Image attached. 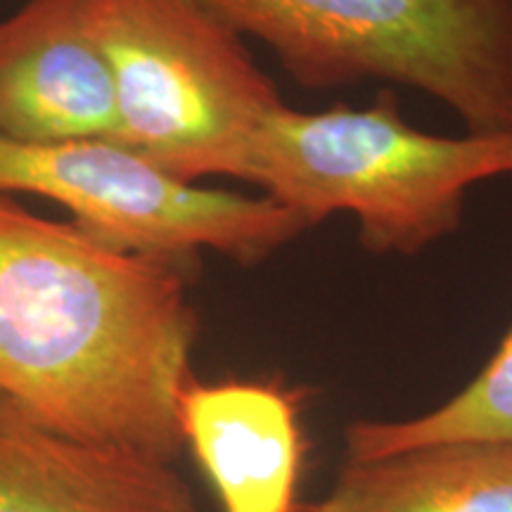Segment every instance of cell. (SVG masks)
<instances>
[{
  "mask_svg": "<svg viewBox=\"0 0 512 512\" xmlns=\"http://www.w3.org/2000/svg\"><path fill=\"white\" fill-rule=\"evenodd\" d=\"M190 268L0 195V392L76 439L176 463Z\"/></svg>",
  "mask_w": 512,
  "mask_h": 512,
  "instance_id": "cell-1",
  "label": "cell"
},
{
  "mask_svg": "<svg viewBox=\"0 0 512 512\" xmlns=\"http://www.w3.org/2000/svg\"><path fill=\"white\" fill-rule=\"evenodd\" d=\"M505 174H512V131L430 136L382 91L366 110H275L256 131L242 181L311 226L349 211L368 252L413 256L456 233L472 185Z\"/></svg>",
  "mask_w": 512,
  "mask_h": 512,
  "instance_id": "cell-2",
  "label": "cell"
},
{
  "mask_svg": "<svg viewBox=\"0 0 512 512\" xmlns=\"http://www.w3.org/2000/svg\"><path fill=\"white\" fill-rule=\"evenodd\" d=\"M200 3L309 91L389 81L444 102L467 133L512 131V0Z\"/></svg>",
  "mask_w": 512,
  "mask_h": 512,
  "instance_id": "cell-3",
  "label": "cell"
},
{
  "mask_svg": "<svg viewBox=\"0 0 512 512\" xmlns=\"http://www.w3.org/2000/svg\"><path fill=\"white\" fill-rule=\"evenodd\" d=\"M112 72L117 143L185 183L245 176L261 124L285 105L240 36L200 0H79Z\"/></svg>",
  "mask_w": 512,
  "mask_h": 512,
  "instance_id": "cell-4",
  "label": "cell"
},
{
  "mask_svg": "<svg viewBox=\"0 0 512 512\" xmlns=\"http://www.w3.org/2000/svg\"><path fill=\"white\" fill-rule=\"evenodd\" d=\"M5 192L48 197L107 245L185 266H195L202 249L242 266L259 264L311 228L273 197L185 183L112 138L57 145L0 138Z\"/></svg>",
  "mask_w": 512,
  "mask_h": 512,
  "instance_id": "cell-5",
  "label": "cell"
},
{
  "mask_svg": "<svg viewBox=\"0 0 512 512\" xmlns=\"http://www.w3.org/2000/svg\"><path fill=\"white\" fill-rule=\"evenodd\" d=\"M117 131L112 72L79 0H29L0 22V138L57 145Z\"/></svg>",
  "mask_w": 512,
  "mask_h": 512,
  "instance_id": "cell-6",
  "label": "cell"
},
{
  "mask_svg": "<svg viewBox=\"0 0 512 512\" xmlns=\"http://www.w3.org/2000/svg\"><path fill=\"white\" fill-rule=\"evenodd\" d=\"M302 389L280 380H192L178 403L183 448L221 512H302Z\"/></svg>",
  "mask_w": 512,
  "mask_h": 512,
  "instance_id": "cell-7",
  "label": "cell"
},
{
  "mask_svg": "<svg viewBox=\"0 0 512 512\" xmlns=\"http://www.w3.org/2000/svg\"><path fill=\"white\" fill-rule=\"evenodd\" d=\"M0 512H197L174 463L76 439L0 392Z\"/></svg>",
  "mask_w": 512,
  "mask_h": 512,
  "instance_id": "cell-8",
  "label": "cell"
},
{
  "mask_svg": "<svg viewBox=\"0 0 512 512\" xmlns=\"http://www.w3.org/2000/svg\"><path fill=\"white\" fill-rule=\"evenodd\" d=\"M302 512H512V444L448 441L380 458H342Z\"/></svg>",
  "mask_w": 512,
  "mask_h": 512,
  "instance_id": "cell-9",
  "label": "cell"
},
{
  "mask_svg": "<svg viewBox=\"0 0 512 512\" xmlns=\"http://www.w3.org/2000/svg\"><path fill=\"white\" fill-rule=\"evenodd\" d=\"M448 441L512 444V328L486 366L432 411L411 418L349 422L344 427L342 458L368 460Z\"/></svg>",
  "mask_w": 512,
  "mask_h": 512,
  "instance_id": "cell-10",
  "label": "cell"
}]
</instances>
